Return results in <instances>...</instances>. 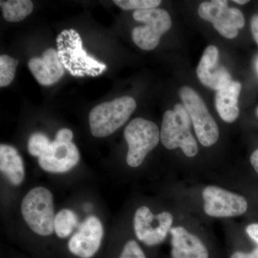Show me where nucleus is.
Listing matches in <instances>:
<instances>
[{"label": "nucleus", "mask_w": 258, "mask_h": 258, "mask_svg": "<svg viewBox=\"0 0 258 258\" xmlns=\"http://www.w3.org/2000/svg\"><path fill=\"white\" fill-rule=\"evenodd\" d=\"M120 258H147L136 241L129 240L123 247Z\"/></svg>", "instance_id": "nucleus-23"}, {"label": "nucleus", "mask_w": 258, "mask_h": 258, "mask_svg": "<svg viewBox=\"0 0 258 258\" xmlns=\"http://www.w3.org/2000/svg\"><path fill=\"white\" fill-rule=\"evenodd\" d=\"M242 85L238 81H232L225 87L217 91L215 106L222 119L232 123L238 118L240 109L238 98Z\"/></svg>", "instance_id": "nucleus-16"}, {"label": "nucleus", "mask_w": 258, "mask_h": 258, "mask_svg": "<svg viewBox=\"0 0 258 258\" xmlns=\"http://www.w3.org/2000/svg\"><path fill=\"white\" fill-rule=\"evenodd\" d=\"M257 114L258 115V108H257Z\"/></svg>", "instance_id": "nucleus-30"}, {"label": "nucleus", "mask_w": 258, "mask_h": 258, "mask_svg": "<svg viewBox=\"0 0 258 258\" xmlns=\"http://www.w3.org/2000/svg\"><path fill=\"white\" fill-rule=\"evenodd\" d=\"M172 258H209L205 244L184 227H171Z\"/></svg>", "instance_id": "nucleus-15"}, {"label": "nucleus", "mask_w": 258, "mask_h": 258, "mask_svg": "<svg viewBox=\"0 0 258 258\" xmlns=\"http://www.w3.org/2000/svg\"><path fill=\"white\" fill-rule=\"evenodd\" d=\"M57 53L64 69L75 77L100 76L107 66L88 55L83 47L79 32L74 30H63L57 37Z\"/></svg>", "instance_id": "nucleus-1"}, {"label": "nucleus", "mask_w": 258, "mask_h": 258, "mask_svg": "<svg viewBox=\"0 0 258 258\" xmlns=\"http://www.w3.org/2000/svg\"><path fill=\"white\" fill-rule=\"evenodd\" d=\"M200 18L210 22L219 33L227 39L238 35V30L243 28L244 18L240 10L229 8L227 2L214 0L205 2L199 7Z\"/></svg>", "instance_id": "nucleus-9"}, {"label": "nucleus", "mask_w": 258, "mask_h": 258, "mask_svg": "<svg viewBox=\"0 0 258 258\" xmlns=\"http://www.w3.org/2000/svg\"><path fill=\"white\" fill-rule=\"evenodd\" d=\"M136 108L137 103L131 96L120 97L94 107L89 114L91 134L98 138L111 135L124 124Z\"/></svg>", "instance_id": "nucleus-3"}, {"label": "nucleus", "mask_w": 258, "mask_h": 258, "mask_svg": "<svg viewBox=\"0 0 258 258\" xmlns=\"http://www.w3.org/2000/svg\"><path fill=\"white\" fill-rule=\"evenodd\" d=\"M230 258H258V247L252 252L247 253L243 252H236L232 254Z\"/></svg>", "instance_id": "nucleus-25"}, {"label": "nucleus", "mask_w": 258, "mask_h": 258, "mask_svg": "<svg viewBox=\"0 0 258 258\" xmlns=\"http://www.w3.org/2000/svg\"><path fill=\"white\" fill-rule=\"evenodd\" d=\"M50 143V139L45 134L40 132L32 134L28 140V152L30 155L40 158L46 152Z\"/></svg>", "instance_id": "nucleus-21"}, {"label": "nucleus", "mask_w": 258, "mask_h": 258, "mask_svg": "<svg viewBox=\"0 0 258 258\" xmlns=\"http://www.w3.org/2000/svg\"><path fill=\"white\" fill-rule=\"evenodd\" d=\"M28 68L37 82L44 86L58 82L64 74L57 51L47 49L41 57H32L28 62Z\"/></svg>", "instance_id": "nucleus-14"}, {"label": "nucleus", "mask_w": 258, "mask_h": 258, "mask_svg": "<svg viewBox=\"0 0 258 258\" xmlns=\"http://www.w3.org/2000/svg\"><path fill=\"white\" fill-rule=\"evenodd\" d=\"M191 118L184 105L177 103L173 111H166L163 116L161 143L169 150L181 148L186 157H195L198 146L191 134Z\"/></svg>", "instance_id": "nucleus-2"}, {"label": "nucleus", "mask_w": 258, "mask_h": 258, "mask_svg": "<svg viewBox=\"0 0 258 258\" xmlns=\"http://www.w3.org/2000/svg\"><path fill=\"white\" fill-rule=\"evenodd\" d=\"M103 235V225L99 219L88 217L70 240L69 250L81 258L92 257L100 248Z\"/></svg>", "instance_id": "nucleus-12"}, {"label": "nucleus", "mask_w": 258, "mask_h": 258, "mask_svg": "<svg viewBox=\"0 0 258 258\" xmlns=\"http://www.w3.org/2000/svg\"><path fill=\"white\" fill-rule=\"evenodd\" d=\"M204 210L209 216L233 217L247 212L248 204L243 197L216 186L203 190Z\"/></svg>", "instance_id": "nucleus-11"}, {"label": "nucleus", "mask_w": 258, "mask_h": 258, "mask_svg": "<svg viewBox=\"0 0 258 258\" xmlns=\"http://www.w3.org/2000/svg\"><path fill=\"white\" fill-rule=\"evenodd\" d=\"M77 224L76 214L69 209H63L55 215L54 230L60 238H66L72 233Z\"/></svg>", "instance_id": "nucleus-19"}, {"label": "nucleus", "mask_w": 258, "mask_h": 258, "mask_svg": "<svg viewBox=\"0 0 258 258\" xmlns=\"http://www.w3.org/2000/svg\"><path fill=\"white\" fill-rule=\"evenodd\" d=\"M124 137L128 146L127 164L132 167H138L149 152L159 144L160 132L154 122L137 118L125 127Z\"/></svg>", "instance_id": "nucleus-5"}, {"label": "nucleus", "mask_w": 258, "mask_h": 258, "mask_svg": "<svg viewBox=\"0 0 258 258\" xmlns=\"http://www.w3.org/2000/svg\"><path fill=\"white\" fill-rule=\"evenodd\" d=\"M24 220L34 232L42 236L50 235L54 230L53 197L43 186L30 190L21 204Z\"/></svg>", "instance_id": "nucleus-4"}, {"label": "nucleus", "mask_w": 258, "mask_h": 258, "mask_svg": "<svg viewBox=\"0 0 258 258\" xmlns=\"http://www.w3.org/2000/svg\"><path fill=\"white\" fill-rule=\"evenodd\" d=\"M218 48L210 45L205 49L197 70L200 81L205 86L217 91L232 82L230 74L218 64Z\"/></svg>", "instance_id": "nucleus-13"}, {"label": "nucleus", "mask_w": 258, "mask_h": 258, "mask_svg": "<svg viewBox=\"0 0 258 258\" xmlns=\"http://www.w3.org/2000/svg\"><path fill=\"white\" fill-rule=\"evenodd\" d=\"M74 134L69 128H61L56 134L46 152L38 158V164L44 171L50 173H64L77 165L80 153L73 143Z\"/></svg>", "instance_id": "nucleus-6"}, {"label": "nucleus", "mask_w": 258, "mask_h": 258, "mask_svg": "<svg viewBox=\"0 0 258 258\" xmlns=\"http://www.w3.org/2000/svg\"><path fill=\"white\" fill-rule=\"evenodd\" d=\"M19 60L8 55L0 56V87H6L15 79Z\"/></svg>", "instance_id": "nucleus-20"}, {"label": "nucleus", "mask_w": 258, "mask_h": 258, "mask_svg": "<svg viewBox=\"0 0 258 258\" xmlns=\"http://www.w3.org/2000/svg\"><path fill=\"white\" fill-rule=\"evenodd\" d=\"M255 68H256V71H257V73L258 74V57H257V60H256V62H255Z\"/></svg>", "instance_id": "nucleus-29"}, {"label": "nucleus", "mask_w": 258, "mask_h": 258, "mask_svg": "<svg viewBox=\"0 0 258 258\" xmlns=\"http://www.w3.org/2000/svg\"><path fill=\"white\" fill-rule=\"evenodd\" d=\"M179 94L192 121L199 142L204 147L214 145L218 140L220 132L205 102L195 90L187 86L181 88Z\"/></svg>", "instance_id": "nucleus-8"}, {"label": "nucleus", "mask_w": 258, "mask_h": 258, "mask_svg": "<svg viewBox=\"0 0 258 258\" xmlns=\"http://www.w3.org/2000/svg\"><path fill=\"white\" fill-rule=\"evenodd\" d=\"M174 217L168 212L154 215L149 208H139L134 215V228L139 240L147 245L161 243L170 232Z\"/></svg>", "instance_id": "nucleus-10"}, {"label": "nucleus", "mask_w": 258, "mask_h": 258, "mask_svg": "<svg viewBox=\"0 0 258 258\" xmlns=\"http://www.w3.org/2000/svg\"><path fill=\"white\" fill-rule=\"evenodd\" d=\"M251 30H252L254 40L258 45V15H254L251 20Z\"/></svg>", "instance_id": "nucleus-26"}, {"label": "nucleus", "mask_w": 258, "mask_h": 258, "mask_svg": "<svg viewBox=\"0 0 258 258\" xmlns=\"http://www.w3.org/2000/svg\"><path fill=\"white\" fill-rule=\"evenodd\" d=\"M113 3L124 10H140L157 8L161 2L160 0H114Z\"/></svg>", "instance_id": "nucleus-22"}, {"label": "nucleus", "mask_w": 258, "mask_h": 258, "mask_svg": "<svg viewBox=\"0 0 258 258\" xmlns=\"http://www.w3.org/2000/svg\"><path fill=\"white\" fill-rule=\"evenodd\" d=\"M246 232L252 240L258 244V223L251 224L247 226Z\"/></svg>", "instance_id": "nucleus-24"}, {"label": "nucleus", "mask_w": 258, "mask_h": 258, "mask_svg": "<svg viewBox=\"0 0 258 258\" xmlns=\"http://www.w3.org/2000/svg\"><path fill=\"white\" fill-rule=\"evenodd\" d=\"M250 162L252 166H253L254 170H255L256 172L258 174V149L254 151V152L252 153V155H251Z\"/></svg>", "instance_id": "nucleus-27"}, {"label": "nucleus", "mask_w": 258, "mask_h": 258, "mask_svg": "<svg viewBox=\"0 0 258 258\" xmlns=\"http://www.w3.org/2000/svg\"><path fill=\"white\" fill-rule=\"evenodd\" d=\"M3 17L6 21L18 23L31 14L33 3L30 0L0 1Z\"/></svg>", "instance_id": "nucleus-18"}, {"label": "nucleus", "mask_w": 258, "mask_h": 258, "mask_svg": "<svg viewBox=\"0 0 258 258\" xmlns=\"http://www.w3.org/2000/svg\"><path fill=\"white\" fill-rule=\"evenodd\" d=\"M234 3H237L239 5H245L249 3V1H246V0H234Z\"/></svg>", "instance_id": "nucleus-28"}, {"label": "nucleus", "mask_w": 258, "mask_h": 258, "mask_svg": "<svg viewBox=\"0 0 258 258\" xmlns=\"http://www.w3.org/2000/svg\"><path fill=\"white\" fill-rule=\"evenodd\" d=\"M134 19L144 24L137 27L132 31L134 43L144 50H152L160 41L161 37L171 27V20L169 13L162 9L136 10Z\"/></svg>", "instance_id": "nucleus-7"}, {"label": "nucleus", "mask_w": 258, "mask_h": 258, "mask_svg": "<svg viewBox=\"0 0 258 258\" xmlns=\"http://www.w3.org/2000/svg\"><path fill=\"white\" fill-rule=\"evenodd\" d=\"M0 170L15 186L23 181L25 166L23 159L15 147L7 144L0 146Z\"/></svg>", "instance_id": "nucleus-17"}]
</instances>
